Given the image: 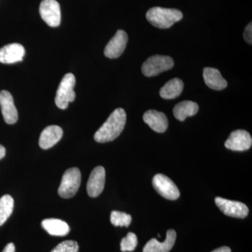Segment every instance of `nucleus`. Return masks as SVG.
<instances>
[{
  "label": "nucleus",
  "mask_w": 252,
  "mask_h": 252,
  "mask_svg": "<svg viewBox=\"0 0 252 252\" xmlns=\"http://www.w3.org/2000/svg\"><path fill=\"white\" fill-rule=\"evenodd\" d=\"M126 123V113L122 108L115 109L94 135L99 143L112 142L122 133Z\"/></svg>",
  "instance_id": "nucleus-1"
},
{
  "label": "nucleus",
  "mask_w": 252,
  "mask_h": 252,
  "mask_svg": "<svg viewBox=\"0 0 252 252\" xmlns=\"http://www.w3.org/2000/svg\"><path fill=\"white\" fill-rule=\"evenodd\" d=\"M147 21L154 27L160 29L170 28L183 18L182 11L175 9L153 7L149 9L146 15Z\"/></svg>",
  "instance_id": "nucleus-2"
},
{
  "label": "nucleus",
  "mask_w": 252,
  "mask_h": 252,
  "mask_svg": "<svg viewBox=\"0 0 252 252\" xmlns=\"http://www.w3.org/2000/svg\"><path fill=\"white\" fill-rule=\"evenodd\" d=\"M76 84V79L74 74L68 73L63 78L60 83L59 89L56 92L55 102L59 108L66 109L70 102H74L76 94L74 89Z\"/></svg>",
  "instance_id": "nucleus-3"
},
{
  "label": "nucleus",
  "mask_w": 252,
  "mask_h": 252,
  "mask_svg": "<svg viewBox=\"0 0 252 252\" xmlns=\"http://www.w3.org/2000/svg\"><path fill=\"white\" fill-rule=\"evenodd\" d=\"M81 174L77 167L68 169L63 176L59 189L60 196L70 198L76 195L80 187Z\"/></svg>",
  "instance_id": "nucleus-4"
},
{
  "label": "nucleus",
  "mask_w": 252,
  "mask_h": 252,
  "mask_svg": "<svg viewBox=\"0 0 252 252\" xmlns=\"http://www.w3.org/2000/svg\"><path fill=\"white\" fill-rule=\"evenodd\" d=\"M175 63L170 56L155 55L151 56L142 64V72L145 77H152L173 67Z\"/></svg>",
  "instance_id": "nucleus-5"
},
{
  "label": "nucleus",
  "mask_w": 252,
  "mask_h": 252,
  "mask_svg": "<svg viewBox=\"0 0 252 252\" xmlns=\"http://www.w3.org/2000/svg\"><path fill=\"white\" fill-rule=\"evenodd\" d=\"M39 14L50 27H58L61 24V6L56 0H43L39 6Z\"/></svg>",
  "instance_id": "nucleus-6"
},
{
  "label": "nucleus",
  "mask_w": 252,
  "mask_h": 252,
  "mask_svg": "<svg viewBox=\"0 0 252 252\" xmlns=\"http://www.w3.org/2000/svg\"><path fill=\"white\" fill-rule=\"evenodd\" d=\"M153 187L158 193L167 200H175L180 198V190L167 176L162 174L154 176Z\"/></svg>",
  "instance_id": "nucleus-7"
},
{
  "label": "nucleus",
  "mask_w": 252,
  "mask_h": 252,
  "mask_svg": "<svg viewBox=\"0 0 252 252\" xmlns=\"http://www.w3.org/2000/svg\"><path fill=\"white\" fill-rule=\"evenodd\" d=\"M215 203L220 209V211L227 216L244 219L248 215V206L241 202L233 201L220 197H217L215 198Z\"/></svg>",
  "instance_id": "nucleus-8"
},
{
  "label": "nucleus",
  "mask_w": 252,
  "mask_h": 252,
  "mask_svg": "<svg viewBox=\"0 0 252 252\" xmlns=\"http://www.w3.org/2000/svg\"><path fill=\"white\" fill-rule=\"evenodd\" d=\"M252 136L248 131L237 130L231 132L225 142V148L234 152H245L251 148Z\"/></svg>",
  "instance_id": "nucleus-9"
},
{
  "label": "nucleus",
  "mask_w": 252,
  "mask_h": 252,
  "mask_svg": "<svg viewBox=\"0 0 252 252\" xmlns=\"http://www.w3.org/2000/svg\"><path fill=\"white\" fill-rule=\"evenodd\" d=\"M127 40L128 36L127 33L122 30H119L106 46L104 56L111 59L120 57L125 51Z\"/></svg>",
  "instance_id": "nucleus-10"
},
{
  "label": "nucleus",
  "mask_w": 252,
  "mask_h": 252,
  "mask_svg": "<svg viewBox=\"0 0 252 252\" xmlns=\"http://www.w3.org/2000/svg\"><path fill=\"white\" fill-rule=\"evenodd\" d=\"M0 106L5 122L8 124H16L18 119V111L12 94L9 91L0 92Z\"/></svg>",
  "instance_id": "nucleus-11"
},
{
  "label": "nucleus",
  "mask_w": 252,
  "mask_h": 252,
  "mask_svg": "<svg viewBox=\"0 0 252 252\" xmlns=\"http://www.w3.org/2000/svg\"><path fill=\"white\" fill-rule=\"evenodd\" d=\"M105 170L103 167H94L91 172L87 183V192L92 198L99 196L104 190L105 184Z\"/></svg>",
  "instance_id": "nucleus-12"
},
{
  "label": "nucleus",
  "mask_w": 252,
  "mask_h": 252,
  "mask_svg": "<svg viewBox=\"0 0 252 252\" xmlns=\"http://www.w3.org/2000/svg\"><path fill=\"white\" fill-rule=\"evenodd\" d=\"M26 51L21 44L14 43L8 44L0 49V63L4 64H12V63L23 61Z\"/></svg>",
  "instance_id": "nucleus-13"
},
{
  "label": "nucleus",
  "mask_w": 252,
  "mask_h": 252,
  "mask_svg": "<svg viewBox=\"0 0 252 252\" xmlns=\"http://www.w3.org/2000/svg\"><path fill=\"white\" fill-rule=\"evenodd\" d=\"M144 122L155 132L162 133L168 127V119L162 112L157 110H149L144 113Z\"/></svg>",
  "instance_id": "nucleus-14"
},
{
  "label": "nucleus",
  "mask_w": 252,
  "mask_h": 252,
  "mask_svg": "<svg viewBox=\"0 0 252 252\" xmlns=\"http://www.w3.org/2000/svg\"><path fill=\"white\" fill-rule=\"evenodd\" d=\"M63 135V130L60 126H48L41 132L39 137V147L42 149L51 148L61 140Z\"/></svg>",
  "instance_id": "nucleus-15"
},
{
  "label": "nucleus",
  "mask_w": 252,
  "mask_h": 252,
  "mask_svg": "<svg viewBox=\"0 0 252 252\" xmlns=\"http://www.w3.org/2000/svg\"><path fill=\"white\" fill-rule=\"evenodd\" d=\"M176 238L177 233L175 230H168L163 243H160L155 238L151 239L144 246L143 252H169L175 245Z\"/></svg>",
  "instance_id": "nucleus-16"
},
{
  "label": "nucleus",
  "mask_w": 252,
  "mask_h": 252,
  "mask_svg": "<svg viewBox=\"0 0 252 252\" xmlns=\"http://www.w3.org/2000/svg\"><path fill=\"white\" fill-rule=\"evenodd\" d=\"M203 79L206 85L213 90H223L228 86V83L216 68H204Z\"/></svg>",
  "instance_id": "nucleus-17"
},
{
  "label": "nucleus",
  "mask_w": 252,
  "mask_h": 252,
  "mask_svg": "<svg viewBox=\"0 0 252 252\" xmlns=\"http://www.w3.org/2000/svg\"><path fill=\"white\" fill-rule=\"evenodd\" d=\"M41 226L49 234L54 236H65L70 231L69 225L59 219H46L41 222Z\"/></svg>",
  "instance_id": "nucleus-18"
},
{
  "label": "nucleus",
  "mask_w": 252,
  "mask_h": 252,
  "mask_svg": "<svg viewBox=\"0 0 252 252\" xmlns=\"http://www.w3.org/2000/svg\"><path fill=\"white\" fill-rule=\"evenodd\" d=\"M198 110L199 106L196 102L186 100L176 104L173 109V114L177 120L184 122L187 117L195 115Z\"/></svg>",
  "instance_id": "nucleus-19"
},
{
  "label": "nucleus",
  "mask_w": 252,
  "mask_h": 252,
  "mask_svg": "<svg viewBox=\"0 0 252 252\" xmlns=\"http://www.w3.org/2000/svg\"><path fill=\"white\" fill-rule=\"evenodd\" d=\"M184 82L179 78H175L167 81L160 90L162 98L172 99L179 97L183 91Z\"/></svg>",
  "instance_id": "nucleus-20"
},
{
  "label": "nucleus",
  "mask_w": 252,
  "mask_h": 252,
  "mask_svg": "<svg viewBox=\"0 0 252 252\" xmlns=\"http://www.w3.org/2000/svg\"><path fill=\"white\" fill-rule=\"evenodd\" d=\"M14 207V198L11 195H4L0 198V226L11 216Z\"/></svg>",
  "instance_id": "nucleus-21"
},
{
  "label": "nucleus",
  "mask_w": 252,
  "mask_h": 252,
  "mask_svg": "<svg viewBox=\"0 0 252 252\" xmlns=\"http://www.w3.org/2000/svg\"><path fill=\"white\" fill-rule=\"evenodd\" d=\"M110 220L114 226L128 227L132 221V217L125 212L112 211L111 213Z\"/></svg>",
  "instance_id": "nucleus-22"
},
{
  "label": "nucleus",
  "mask_w": 252,
  "mask_h": 252,
  "mask_svg": "<svg viewBox=\"0 0 252 252\" xmlns=\"http://www.w3.org/2000/svg\"><path fill=\"white\" fill-rule=\"evenodd\" d=\"M137 235L133 233H128L125 238L122 239L121 242V250L123 252H133L137 247Z\"/></svg>",
  "instance_id": "nucleus-23"
},
{
  "label": "nucleus",
  "mask_w": 252,
  "mask_h": 252,
  "mask_svg": "<svg viewBox=\"0 0 252 252\" xmlns=\"http://www.w3.org/2000/svg\"><path fill=\"white\" fill-rule=\"evenodd\" d=\"M79 245L74 240H65L58 245L51 252H78Z\"/></svg>",
  "instance_id": "nucleus-24"
},
{
  "label": "nucleus",
  "mask_w": 252,
  "mask_h": 252,
  "mask_svg": "<svg viewBox=\"0 0 252 252\" xmlns=\"http://www.w3.org/2000/svg\"><path fill=\"white\" fill-rule=\"evenodd\" d=\"M244 39H245V41L247 43H248L249 44H252V23H250V24H248V26H247L246 28H245V31H244Z\"/></svg>",
  "instance_id": "nucleus-25"
},
{
  "label": "nucleus",
  "mask_w": 252,
  "mask_h": 252,
  "mask_svg": "<svg viewBox=\"0 0 252 252\" xmlns=\"http://www.w3.org/2000/svg\"><path fill=\"white\" fill-rule=\"evenodd\" d=\"M15 245L14 243H9L5 247L2 252H15Z\"/></svg>",
  "instance_id": "nucleus-26"
},
{
  "label": "nucleus",
  "mask_w": 252,
  "mask_h": 252,
  "mask_svg": "<svg viewBox=\"0 0 252 252\" xmlns=\"http://www.w3.org/2000/svg\"><path fill=\"white\" fill-rule=\"evenodd\" d=\"M212 252H231V250L228 247H221V248L217 249Z\"/></svg>",
  "instance_id": "nucleus-27"
},
{
  "label": "nucleus",
  "mask_w": 252,
  "mask_h": 252,
  "mask_svg": "<svg viewBox=\"0 0 252 252\" xmlns=\"http://www.w3.org/2000/svg\"><path fill=\"white\" fill-rule=\"evenodd\" d=\"M5 155H6V149L0 144V160L2 159L5 157Z\"/></svg>",
  "instance_id": "nucleus-28"
}]
</instances>
